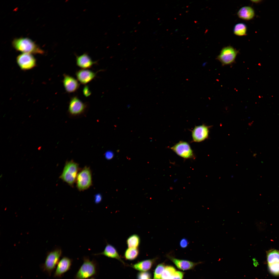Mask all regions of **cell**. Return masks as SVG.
I'll return each instance as SVG.
<instances>
[{
  "mask_svg": "<svg viewBox=\"0 0 279 279\" xmlns=\"http://www.w3.org/2000/svg\"><path fill=\"white\" fill-rule=\"evenodd\" d=\"M87 108V105L76 96L72 97L69 103L68 112L73 117L80 115L84 114Z\"/></svg>",
  "mask_w": 279,
  "mask_h": 279,
  "instance_id": "obj_8",
  "label": "cell"
},
{
  "mask_svg": "<svg viewBox=\"0 0 279 279\" xmlns=\"http://www.w3.org/2000/svg\"><path fill=\"white\" fill-rule=\"evenodd\" d=\"M151 274L148 272H142L139 273L137 275V279H150Z\"/></svg>",
  "mask_w": 279,
  "mask_h": 279,
  "instance_id": "obj_26",
  "label": "cell"
},
{
  "mask_svg": "<svg viewBox=\"0 0 279 279\" xmlns=\"http://www.w3.org/2000/svg\"><path fill=\"white\" fill-rule=\"evenodd\" d=\"M83 92L84 96L87 97L89 96L91 94L89 87L87 85H85L83 88Z\"/></svg>",
  "mask_w": 279,
  "mask_h": 279,
  "instance_id": "obj_28",
  "label": "cell"
},
{
  "mask_svg": "<svg viewBox=\"0 0 279 279\" xmlns=\"http://www.w3.org/2000/svg\"><path fill=\"white\" fill-rule=\"evenodd\" d=\"M247 27L245 24L241 23L237 24L234 26L233 29L234 34L239 36L247 35Z\"/></svg>",
  "mask_w": 279,
  "mask_h": 279,
  "instance_id": "obj_21",
  "label": "cell"
},
{
  "mask_svg": "<svg viewBox=\"0 0 279 279\" xmlns=\"http://www.w3.org/2000/svg\"><path fill=\"white\" fill-rule=\"evenodd\" d=\"M237 15L240 18L244 20H249L253 18L255 13L252 7L249 6H245L242 7L238 10Z\"/></svg>",
  "mask_w": 279,
  "mask_h": 279,
  "instance_id": "obj_16",
  "label": "cell"
},
{
  "mask_svg": "<svg viewBox=\"0 0 279 279\" xmlns=\"http://www.w3.org/2000/svg\"><path fill=\"white\" fill-rule=\"evenodd\" d=\"M102 199L101 195L100 194H97L96 195L95 197V202L96 204H98L100 202Z\"/></svg>",
  "mask_w": 279,
  "mask_h": 279,
  "instance_id": "obj_31",
  "label": "cell"
},
{
  "mask_svg": "<svg viewBox=\"0 0 279 279\" xmlns=\"http://www.w3.org/2000/svg\"><path fill=\"white\" fill-rule=\"evenodd\" d=\"M17 62L19 66L23 70L31 69L36 65L35 57L31 54L23 53L17 58Z\"/></svg>",
  "mask_w": 279,
  "mask_h": 279,
  "instance_id": "obj_9",
  "label": "cell"
},
{
  "mask_svg": "<svg viewBox=\"0 0 279 279\" xmlns=\"http://www.w3.org/2000/svg\"><path fill=\"white\" fill-rule=\"evenodd\" d=\"M141 242L140 238L137 234H133L129 236L126 241L128 247L138 248Z\"/></svg>",
  "mask_w": 279,
  "mask_h": 279,
  "instance_id": "obj_20",
  "label": "cell"
},
{
  "mask_svg": "<svg viewBox=\"0 0 279 279\" xmlns=\"http://www.w3.org/2000/svg\"><path fill=\"white\" fill-rule=\"evenodd\" d=\"M79 167L78 164L72 160L66 163L60 178L71 186L73 185L76 179Z\"/></svg>",
  "mask_w": 279,
  "mask_h": 279,
  "instance_id": "obj_3",
  "label": "cell"
},
{
  "mask_svg": "<svg viewBox=\"0 0 279 279\" xmlns=\"http://www.w3.org/2000/svg\"><path fill=\"white\" fill-rule=\"evenodd\" d=\"M95 255H103L109 258L116 259L124 264L115 248L112 245L107 243L103 251L94 254Z\"/></svg>",
  "mask_w": 279,
  "mask_h": 279,
  "instance_id": "obj_14",
  "label": "cell"
},
{
  "mask_svg": "<svg viewBox=\"0 0 279 279\" xmlns=\"http://www.w3.org/2000/svg\"><path fill=\"white\" fill-rule=\"evenodd\" d=\"M73 260L68 257H63L59 261L55 272L54 276L61 278L69 270L72 265Z\"/></svg>",
  "mask_w": 279,
  "mask_h": 279,
  "instance_id": "obj_11",
  "label": "cell"
},
{
  "mask_svg": "<svg viewBox=\"0 0 279 279\" xmlns=\"http://www.w3.org/2000/svg\"><path fill=\"white\" fill-rule=\"evenodd\" d=\"M96 62L93 61L90 57L86 53H84L77 56L76 57L77 65L83 69L91 68Z\"/></svg>",
  "mask_w": 279,
  "mask_h": 279,
  "instance_id": "obj_15",
  "label": "cell"
},
{
  "mask_svg": "<svg viewBox=\"0 0 279 279\" xmlns=\"http://www.w3.org/2000/svg\"><path fill=\"white\" fill-rule=\"evenodd\" d=\"M62 251L60 248L50 252L47 255L42 266L43 270L50 276L57 266L61 255Z\"/></svg>",
  "mask_w": 279,
  "mask_h": 279,
  "instance_id": "obj_4",
  "label": "cell"
},
{
  "mask_svg": "<svg viewBox=\"0 0 279 279\" xmlns=\"http://www.w3.org/2000/svg\"><path fill=\"white\" fill-rule=\"evenodd\" d=\"M267 261L268 264L279 262V251L271 249L266 252Z\"/></svg>",
  "mask_w": 279,
  "mask_h": 279,
  "instance_id": "obj_19",
  "label": "cell"
},
{
  "mask_svg": "<svg viewBox=\"0 0 279 279\" xmlns=\"http://www.w3.org/2000/svg\"><path fill=\"white\" fill-rule=\"evenodd\" d=\"M83 262L75 275L74 279H86L97 276L99 271L98 263L94 259L84 257Z\"/></svg>",
  "mask_w": 279,
  "mask_h": 279,
  "instance_id": "obj_1",
  "label": "cell"
},
{
  "mask_svg": "<svg viewBox=\"0 0 279 279\" xmlns=\"http://www.w3.org/2000/svg\"><path fill=\"white\" fill-rule=\"evenodd\" d=\"M88 279H96L94 277H92L88 278Z\"/></svg>",
  "mask_w": 279,
  "mask_h": 279,
  "instance_id": "obj_34",
  "label": "cell"
},
{
  "mask_svg": "<svg viewBox=\"0 0 279 279\" xmlns=\"http://www.w3.org/2000/svg\"><path fill=\"white\" fill-rule=\"evenodd\" d=\"M269 269L270 272L273 275H279V262L268 264Z\"/></svg>",
  "mask_w": 279,
  "mask_h": 279,
  "instance_id": "obj_25",
  "label": "cell"
},
{
  "mask_svg": "<svg viewBox=\"0 0 279 279\" xmlns=\"http://www.w3.org/2000/svg\"><path fill=\"white\" fill-rule=\"evenodd\" d=\"M77 187L80 191L89 188L92 184V175L91 170L85 167L78 174L76 178Z\"/></svg>",
  "mask_w": 279,
  "mask_h": 279,
  "instance_id": "obj_6",
  "label": "cell"
},
{
  "mask_svg": "<svg viewBox=\"0 0 279 279\" xmlns=\"http://www.w3.org/2000/svg\"><path fill=\"white\" fill-rule=\"evenodd\" d=\"M183 273L180 271H175L173 274L171 279H182Z\"/></svg>",
  "mask_w": 279,
  "mask_h": 279,
  "instance_id": "obj_27",
  "label": "cell"
},
{
  "mask_svg": "<svg viewBox=\"0 0 279 279\" xmlns=\"http://www.w3.org/2000/svg\"><path fill=\"white\" fill-rule=\"evenodd\" d=\"M209 127L204 124L196 126L192 131V142L203 141L208 136Z\"/></svg>",
  "mask_w": 279,
  "mask_h": 279,
  "instance_id": "obj_10",
  "label": "cell"
},
{
  "mask_svg": "<svg viewBox=\"0 0 279 279\" xmlns=\"http://www.w3.org/2000/svg\"><path fill=\"white\" fill-rule=\"evenodd\" d=\"M153 259H148L140 261L133 265L132 267L135 269L143 272L147 271L152 267Z\"/></svg>",
  "mask_w": 279,
  "mask_h": 279,
  "instance_id": "obj_18",
  "label": "cell"
},
{
  "mask_svg": "<svg viewBox=\"0 0 279 279\" xmlns=\"http://www.w3.org/2000/svg\"><path fill=\"white\" fill-rule=\"evenodd\" d=\"M105 156L107 159H111L114 156L113 153L111 151H107L105 153Z\"/></svg>",
  "mask_w": 279,
  "mask_h": 279,
  "instance_id": "obj_29",
  "label": "cell"
},
{
  "mask_svg": "<svg viewBox=\"0 0 279 279\" xmlns=\"http://www.w3.org/2000/svg\"><path fill=\"white\" fill-rule=\"evenodd\" d=\"M188 243L187 240L186 239H183L181 240L180 242V245L181 246L182 248L186 247L188 245Z\"/></svg>",
  "mask_w": 279,
  "mask_h": 279,
  "instance_id": "obj_30",
  "label": "cell"
},
{
  "mask_svg": "<svg viewBox=\"0 0 279 279\" xmlns=\"http://www.w3.org/2000/svg\"><path fill=\"white\" fill-rule=\"evenodd\" d=\"M13 47L16 50L23 53L43 54L44 51L30 39L27 38H16L12 42Z\"/></svg>",
  "mask_w": 279,
  "mask_h": 279,
  "instance_id": "obj_2",
  "label": "cell"
},
{
  "mask_svg": "<svg viewBox=\"0 0 279 279\" xmlns=\"http://www.w3.org/2000/svg\"><path fill=\"white\" fill-rule=\"evenodd\" d=\"M170 149L179 156L184 159H194L193 151L189 144L180 141Z\"/></svg>",
  "mask_w": 279,
  "mask_h": 279,
  "instance_id": "obj_7",
  "label": "cell"
},
{
  "mask_svg": "<svg viewBox=\"0 0 279 279\" xmlns=\"http://www.w3.org/2000/svg\"><path fill=\"white\" fill-rule=\"evenodd\" d=\"M96 73L88 69H82L77 71L76 75L78 80L81 84H86L96 76Z\"/></svg>",
  "mask_w": 279,
  "mask_h": 279,
  "instance_id": "obj_13",
  "label": "cell"
},
{
  "mask_svg": "<svg viewBox=\"0 0 279 279\" xmlns=\"http://www.w3.org/2000/svg\"><path fill=\"white\" fill-rule=\"evenodd\" d=\"M139 254V250L138 248L128 247L125 252L124 257L127 260H133L137 257Z\"/></svg>",
  "mask_w": 279,
  "mask_h": 279,
  "instance_id": "obj_22",
  "label": "cell"
},
{
  "mask_svg": "<svg viewBox=\"0 0 279 279\" xmlns=\"http://www.w3.org/2000/svg\"><path fill=\"white\" fill-rule=\"evenodd\" d=\"M251 1L255 3H258L259 1H260L259 0H251Z\"/></svg>",
  "mask_w": 279,
  "mask_h": 279,
  "instance_id": "obj_32",
  "label": "cell"
},
{
  "mask_svg": "<svg viewBox=\"0 0 279 279\" xmlns=\"http://www.w3.org/2000/svg\"><path fill=\"white\" fill-rule=\"evenodd\" d=\"M165 267L164 265L162 264H159L157 266L154 273V279H160Z\"/></svg>",
  "mask_w": 279,
  "mask_h": 279,
  "instance_id": "obj_24",
  "label": "cell"
},
{
  "mask_svg": "<svg viewBox=\"0 0 279 279\" xmlns=\"http://www.w3.org/2000/svg\"><path fill=\"white\" fill-rule=\"evenodd\" d=\"M63 83L66 91L68 93L75 92L79 88L80 84L78 81L69 75L64 74Z\"/></svg>",
  "mask_w": 279,
  "mask_h": 279,
  "instance_id": "obj_12",
  "label": "cell"
},
{
  "mask_svg": "<svg viewBox=\"0 0 279 279\" xmlns=\"http://www.w3.org/2000/svg\"><path fill=\"white\" fill-rule=\"evenodd\" d=\"M178 29H176V30H175V31H174V32H178Z\"/></svg>",
  "mask_w": 279,
  "mask_h": 279,
  "instance_id": "obj_33",
  "label": "cell"
},
{
  "mask_svg": "<svg viewBox=\"0 0 279 279\" xmlns=\"http://www.w3.org/2000/svg\"><path fill=\"white\" fill-rule=\"evenodd\" d=\"M172 261L177 267L182 270H187L192 268L195 265L194 263L188 261L170 258Z\"/></svg>",
  "mask_w": 279,
  "mask_h": 279,
  "instance_id": "obj_17",
  "label": "cell"
},
{
  "mask_svg": "<svg viewBox=\"0 0 279 279\" xmlns=\"http://www.w3.org/2000/svg\"><path fill=\"white\" fill-rule=\"evenodd\" d=\"M238 51L231 46L223 47L217 59L223 66L233 64L235 61Z\"/></svg>",
  "mask_w": 279,
  "mask_h": 279,
  "instance_id": "obj_5",
  "label": "cell"
},
{
  "mask_svg": "<svg viewBox=\"0 0 279 279\" xmlns=\"http://www.w3.org/2000/svg\"><path fill=\"white\" fill-rule=\"evenodd\" d=\"M175 272V269L173 267L167 266L162 274L161 279H171Z\"/></svg>",
  "mask_w": 279,
  "mask_h": 279,
  "instance_id": "obj_23",
  "label": "cell"
}]
</instances>
